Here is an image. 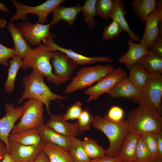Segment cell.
Returning a JSON list of instances; mask_svg holds the SVG:
<instances>
[{"mask_svg":"<svg viewBox=\"0 0 162 162\" xmlns=\"http://www.w3.org/2000/svg\"><path fill=\"white\" fill-rule=\"evenodd\" d=\"M9 153L17 162H27L35 158L46 143L44 141L38 145H25L8 139Z\"/></svg>","mask_w":162,"mask_h":162,"instance_id":"5bb4252c","label":"cell"},{"mask_svg":"<svg viewBox=\"0 0 162 162\" xmlns=\"http://www.w3.org/2000/svg\"><path fill=\"white\" fill-rule=\"evenodd\" d=\"M92 125L95 129L104 133L109 140L110 145L105 150V155L116 157L129 132L127 120L114 122L106 116L103 117L98 115L94 117Z\"/></svg>","mask_w":162,"mask_h":162,"instance_id":"3957f363","label":"cell"},{"mask_svg":"<svg viewBox=\"0 0 162 162\" xmlns=\"http://www.w3.org/2000/svg\"><path fill=\"white\" fill-rule=\"evenodd\" d=\"M46 125L56 132L63 136L76 137L79 135L77 122L69 123L61 115L50 114Z\"/></svg>","mask_w":162,"mask_h":162,"instance_id":"2e32d148","label":"cell"},{"mask_svg":"<svg viewBox=\"0 0 162 162\" xmlns=\"http://www.w3.org/2000/svg\"><path fill=\"white\" fill-rule=\"evenodd\" d=\"M52 52L43 43H41L23 59L22 70L27 71L32 68L45 77L48 82L57 86L65 83L68 80L58 78L52 72L50 61L52 58Z\"/></svg>","mask_w":162,"mask_h":162,"instance_id":"277c9868","label":"cell"},{"mask_svg":"<svg viewBox=\"0 0 162 162\" xmlns=\"http://www.w3.org/2000/svg\"><path fill=\"white\" fill-rule=\"evenodd\" d=\"M140 92L127 77L117 82L106 94L112 98H121L134 101Z\"/></svg>","mask_w":162,"mask_h":162,"instance_id":"e0dca14e","label":"cell"},{"mask_svg":"<svg viewBox=\"0 0 162 162\" xmlns=\"http://www.w3.org/2000/svg\"><path fill=\"white\" fill-rule=\"evenodd\" d=\"M162 1H158L154 10L147 17L142 37L140 42L148 49L155 39L162 35Z\"/></svg>","mask_w":162,"mask_h":162,"instance_id":"8fae6325","label":"cell"},{"mask_svg":"<svg viewBox=\"0 0 162 162\" xmlns=\"http://www.w3.org/2000/svg\"><path fill=\"white\" fill-rule=\"evenodd\" d=\"M82 6L80 3L69 7L58 6L52 12L53 16L50 22L52 25L56 24L62 20L67 22L70 25L73 26L78 14L81 11Z\"/></svg>","mask_w":162,"mask_h":162,"instance_id":"7402d4cb","label":"cell"},{"mask_svg":"<svg viewBox=\"0 0 162 162\" xmlns=\"http://www.w3.org/2000/svg\"><path fill=\"white\" fill-rule=\"evenodd\" d=\"M115 7V0H96V15L104 19L111 18Z\"/></svg>","mask_w":162,"mask_h":162,"instance_id":"d6a6232c","label":"cell"},{"mask_svg":"<svg viewBox=\"0 0 162 162\" xmlns=\"http://www.w3.org/2000/svg\"><path fill=\"white\" fill-rule=\"evenodd\" d=\"M156 0H133L131 4L133 12L143 23L155 9L158 4Z\"/></svg>","mask_w":162,"mask_h":162,"instance_id":"d4e9b609","label":"cell"},{"mask_svg":"<svg viewBox=\"0 0 162 162\" xmlns=\"http://www.w3.org/2000/svg\"><path fill=\"white\" fill-rule=\"evenodd\" d=\"M74 162H89L90 159L85 152L82 141L74 137L68 151Z\"/></svg>","mask_w":162,"mask_h":162,"instance_id":"f546056e","label":"cell"},{"mask_svg":"<svg viewBox=\"0 0 162 162\" xmlns=\"http://www.w3.org/2000/svg\"><path fill=\"white\" fill-rule=\"evenodd\" d=\"M7 24L6 20L4 19L0 18V29L5 28Z\"/></svg>","mask_w":162,"mask_h":162,"instance_id":"7dc6e473","label":"cell"},{"mask_svg":"<svg viewBox=\"0 0 162 162\" xmlns=\"http://www.w3.org/2000/svg\"><path fill=\"white\" fill-rule=\"evenodd\" d=\"M136 63L142 66L150 74H162V57L150 51L143 56Z\"/></svg>","mask_w":162,"mask_h":162,"instance_id":"83f0119b","label":"cell"},{"mask_svg":"<svg viewBox=\"0 0 162 162\" xmlns=\"http://www.w3.org/2000/svg\"><path fill=\"white\" fill-rule=\"evenodd\" d=\"M156 138L158 150L162 157V132L156 133Z\"/></svg>","mask_w":162,"mask_h":162,"instance_id":"f6af8a7d","label":"cell"},{"mask_svg":"<svg viewBox=\"0 0 162 162\" xmlns=\"http://www.w3.org/2000/svg\"><path fill=\"white\" fill-rule=\"evenodd\" d=\"M127 77V72L122 68L114 69L95 85L85 91L84 93L89 96L87 102L96 100L103 94L108 92L119 81Z\"/></svg>","mask_w":162,"mask_h":162,"instance_id":"9c48e42d","label":"cell"},{"mask_svg":"<svg viewBox=\"0 0 162 162\" xmlns=\"http://www.w3.org/2000/svg\"><path fill=\"white\" fill-rule=\"evenodd\" d=\"M162 75L150 74L145 84L134 101L138 104H147L154 107L162 115Z\"/></svg>","mask_w":162,"mask_h":162,"instance_id":"ba28073f","label":"cell"},{"mask_svg":"<svg viewBox=\"0 0 162 162\" xmlns=\"http://www.w3.org/2000/svg\"><path fill=\"white\" fill-rule=\"evenodd\" d=\"M128 78L140 91L145 84L150 74L142 66L136 63L128 69Z\"/></svg>","mask_w":162,"mask_h":162,"instance_id":"4316f807","label":"cell"},{"mask_svg":"<svg viewBox=\"0 0 162 162\" xmlns=\"http://www.w3.org/2000/svg\"><path fill=\"white\" fill-rule=\"evenodd\" d=\"M155 160L141 135L137 142L134 162H152Z\"/></svg>","mask_w":162,"mask_h":162,"instance_id":"836d02e7","label":"cell"},{"mask_svg":"<svg viewBox=\"0 0 162 162\" xmlns=\"http://www.w3.org/2000/svg\"><path fill=\"white\" fill-rule=\"evenodd\" d=\"M83 147L90 159L100 158L105 155L104 150L94 140L85 137L82 141Z\"/></svg>","mask_w":162,"mask_h":162,"instance_id":"4dcf8cb0","label":"cell"},{"mask_svg":"<svg viewBox=\"0 0 162 162\" xmlns=\"http://www.w3.org/2000/svg\"><path fill=\"white\" fill-rule=\"evenodd\" d=\"M124 115L123 110L118 106L111 107L106 116L109 119L114 122H119L123 120Z\"/></svg>","mask_w":162,"mask_h":162,"instance_id":"ab89813d","label":"cell"},{"mask_svg":"<svg viewBox=\"0 0 162 162\" xmlns=\"http://www.w3.org/2000/svg\"><path fill=\"white\" fill-rule=\"evenodd\" d=\"M0 162H17L13 159L10 156L9 153H8L5 155L3 159Z\"/></svg>","mask_w":162,"mask_h":162,"instance_id":"bcb514c9","label":"cell"},{"mask_svg":"<svg viewBox=\"0 0 162 162\" xmlns=\"http://www.w3.org/2000/svg\"><path fill=\"white\" fill-rule=\"evenodd\" d=\"M35 158H34L32 160H30V161H28V162H34V160H35Z\"/></svg>","mask_w":162,"mask_h":162,"instance_id":"f907efd6","label":"cell"},{"mask_svg":"<svg viewBox=\"0 0 162 162\" xmlns=\"http://www.w3.org/2000/svg\"><path fill=\"white\" fill-rule=\"evenodd\" d=\"M0 10L6 13H8L9 12V8L5 6L4 4L0 2Z\"/></svg>","mask_w":162,"mask_h":162,"instance_id":"c3c4849f","label":"cell"},{"mask_svg":"<svg viewBox=\"0 0 162 162\" xmlns=\"http://www.w3.org/2000/svg\"><path fill=\"white\" fill-rule=\"evenodd\" d=\"M89 162H122L116 157H110L106 155L91 159Z\"/></svg>","mask_w":162,"mask_h":162,"instance_id":"b9f144b4","label":"cell"},{"mask_svg":"<svg viewBox=\"0 0 162 162\" xmlns=\"http://www.w3.org/2000/svg\"><path fill=\"white\" fill-rule=\"evenodd\" d=\"M112 20L111 23L104 28L102 38L105 41L112 40L116 37H118L123 31L119 23L115 20Z\"/></svg>","mask_w":162,"mask_h":162,"instance_id":"d590c367","label":"cell"},{"mask_svg":"<svg viewBox=\"0 0 162 162\" xmlns=\"http://www.w3.org/2000/svg\"><path fill=\"white\" fill-rule=\"evenodd\" d=\"M42 150L48 156L50 162H74L68 151L55 144L46 143Z\"/></svg>","mask_w":162,"mask_h":162,"instance_id":"484cf974","label":"cell"},{"mask_svg":"<svg viewBox=\"0 0 162 162\" xmlns=\"http://www.w3.org/2000/svg\"><path fill=\"white\" fill-rule=\"evenodd\" d=\"M148 148L155 159H162L157 144L156 133H148L142 135Z\"/></svg>","mask_w":162,"mask_h":162,"instance_id":"8d00e7d4","label":"cell"},{"mask_svg":"<svg viewBox=\"0 0 162 162\" xmlns=\"http://www.w3.org/2000/svg\"><path fill=\"white\" fill-rule=\"evenodd\" d=\"M114 69L112 66L108 64L82 68L76 72V76L72 79L64 92L69 94L91 87Z\"/></svg>","mask_w":162,"mask_h":162,"instance_id":"5b68a950","label":"cell"},{"mask_svg":"<svg viewBox=\"0 0 162 162\" xmlns=\"http://www.w3.org/2000/svg\"><path fill=\"white\" fill-rule=\"evenodd\" d=\"M9 67L8 75L4 85V88L8 93H11L14 90L15 83L17 73L23 64V59L16 56L9 61Z\"/></svg>","mask_w":162,"mask_h":162,"instance_id":"f1b7e54d","label":"cell"},{"mask_svg":"<svg viewBox=\"0 0 162 162\" xmlns=\"http://www.w3.org/2000/svg\"><path fill=\"white\" fill-rule=\"evenodd\" d=\"M149 50L162 57V36L159 35L152 42Z\"/></svg>","mask_w":162,"mask_h":162,"instance_id":"60d3db41","label":"cell"},{"mask_svg":"<svg viewBox=\"0 0 162 162\" xmlns=\"http://www.w3.org/2000/svg\"><path fill=\"white\" fill-rule=\"evenodd\" d=\"M56 36V34H52L43 43L52 51H58L64 53L75 62L78 65L92 64L98 62L109 63L113 62L112 58L107 56L87 57L78 53L71 49L60 46L53 41V38Z\"/></svg>","mask_w":162,"mask_h":162,"instance_id":"4fadbf2b","label":"cell"},{"mask_svg":"<svg viewBox=\"0 0 162 162\" xmlns=\"http://www.w3.org/2000/svg\"><path fill=\"white\" fill-rule=\"evenodd\" d=\"M51 23L42 24L37 22L34 24L30 20L17 24L16 26L24 37L32 46L44 42L52 34L50 32Z\"/></svg>","mask_w":162,"mask_h":162,"instance_id":"30bf717a","label":"cell"},{"mask_svg":"<svg viewBox=\"0 0 162 162\" xmlns=\"http://www.w3.org/2000/svg\"><path fill=\"white\" fill-rule=\"evenodd\" d=\"M8 139L25 145H38L44 141L37 128L29 129L15 133H10Z\"/></svg>","mask_w":162,"mask_h":162,"instance_id":"603a6c76","label":"cell"},{"mask_svg":"<svg viewBox=\"0 0 162 162\" xmlns=\"http://www.w3.org/2000/svg\"><path fill=\"white\" fill-rule=\"evenodd\" d=\"M141 135L129 131L116 157L122 162H134L138 140Z\"/></svg>","mask_w":162,"mask_h":162,"instance_id":"ffe728a7","label":"cell"},{"mask_svg":"<svg viewBox=\"0 0 162 162\" xmlns=\"http://www.w3.org/2000/svg\"><path fill=\"white\" fill-rule=\"evenodd\" d=\"M152 162H162V159H155Z\"/></svg>","mask_w":162,"mask_h":162,"instance_id":"681fc988","label":"cell"},{"mask_svg":"<svg viewBox=\"0 0 162 162\" xmlns=\"http://www.w3.org/2000/svg\"><path fill=\"white\" fill-rule=\"evenodd\" d=\"M64 0H47L40 5L30 6L22 4L15 0H12L14 6L16 9V12L11 17L10 21L13 22L19 20H28L26 15L33 14L37 15L39 18L37 22L41 24L48 22L47 16L57 7L60 5Z\"/></svg>","mask_w":162,"mask_h":162,"instance_id":"52a82bcc","label":"cell"},{"mask_svg":"<svg viewBox=\"0 0 162 162\" xmlns=\"http://www.w3.org/2000/svg\"><path fill=\"white\" fill-rule=\"evenodd\" d=\"M44 104L34 98H30L23 104L24 111L19 123L15 125L11 133H15L27 129L38 128L44 124Z\"/></svg>","mask_w":162,"mask_h":162,"instance_id":"8992f818","label":"cell"},{"mask_svg":"<svg viewBox=\"0 0 162 162\" xmlns=\"http://www.w3.org/2000/svg\"><path fill=\"white\" fill-rule=\"evenodd\" d=\"M129 49L127 52L118 59L119 63L126 65L128 70L136 64L143 56L150 52L145 46L136 44L130 38L128 39Z\"/></svg>","mask_w":162,"mask_h":162,"instance_id":"d6986e66","label":"cell"},{"mask_svg":"<svg viewBox=\"0 0 162 162\" xmlns=\"http://www.w3.org/2000/svg\"><path fill=\"white\" fill-rule=\"evenodd\" d=\"M42 139L46 143L55 144L68 151L74 137L63 136L56 132L46 124L38 128Z\"/></svg>","mask_w":162,"mask_h":162,"instance_id":"ac0fdd59","label":"cell"},{"mask_svg":"<svg viewBox=\"0 0 162 162\" xmlns=\"http://www.w3.org/2000/svg\"><path fill=\"white\" fill-rule=\"evenodd\" d=\"M8 153H9L8 150L5 143L0 139V162L5 155Z\"/></svg>","mask_w":162,"mask_h":162,"instance_id":"ee69618b","label":"cell"},{"mask_svg":"<svg viewBox=\"0 0 162 162\" xmlns=\"http://www.w3.org/2000/svg\"><path fill=\"white\" fill-rule=\"evenodd\" d=\"M44 77L34 70L28 75L24 76L22 85L24 90L18 103L21 104L24 100L30 98L38 100L45 105L48 113L50 115V109L51 100H62L68 99L69 97L61 95L52 92L45 83Z\"/></svg>","mask_w":162,"mask_h":162,"instance_id":"7a4b0ae2","label":"cell"},{"mask_svg":"<svg viewBox=\"0 0 162 162\" xmlns=\"http://www.w3.org/2000/svg\"><path fill=\"white\" fill-rule=\"evenodd\" d=\"M82 110L81 103L77 101L69 106L63 118L66 121L77 119Z\"/></svg>","mask_w":162,"mask_h":162,"instance_id":"74e56055","label":"cell"},{"mask_svg":"<svg viewBox=\"0 0 162 162\" xmlns=\"http://www.w3.org/2000/svg\"><path fill=\"white\" fill-rule=\"evenodd\" d=\"M7 25V29L14 42V49L16 55L23 59L30 53L32 49L14 23L9 22Z\"/></svg>","mask_w":162,"mask_h":162,"instance_id":"44dd1931","label":"cell"},{"mask_svg":"<svg viewBox=\"0 0 162 162\" xmlns=\"http://www.w3.org/2000/svg\"><path fill=\"white\" fill-rule=\"evenodd\" d=\"M93 118V114L88 110L83 109L76 122L79 133L81 134L84 131L90 129Z\"/></svg>","mask_w":162,"mask_h":162,"instance_id":"e575fe53","label":"cell"},{"mask_svg":"<svg viewBox=\"0 0 162 162\" xmlns=\"http://www.w3.org/2000/svg\"><path fill=\"white\" fill-rule=\"evenodd\" d=\"M34 162H50L46 153L42 150L35 158Z\"/></svg>","mask_w":162,"mask_h":162,"instance_id":"7bdbcfd3","label":"cell"},{"mask_svg":"<svg viewBox=\"0 0 162 162\" xmlns=\"http://www.w3.org/2000/svg\"><path fill=\"white\" fill-rule=\"evenodd\" d=\"M52 54L51 62L54 68V74L58 78L68 81L78 64L61 51H53Z\"/></svg>","mask_w":162,"mask_h":162,"instance_id":"9a60e30c","label":"cell"},{"mask_svg":"<svg viewBox=\"0 0 162 162\" xmlns=\"http://www.w3.org/2000/svg\"><path fill=\"white\" fill-rule=\"evenodd\" d=\"M4 109L5 114L0 118V139L5 143L9 152V135L15 122L22 115L24 109L22 106L15 107L13 104L10 103H5Z\"/></svg>","mask_w":162,"mask_h":162,"instance_id":"7c38bea8","label":"cell"},{"mask_svg":"<svg viewBox=\"0 0 162 162\" xmlns=\"http://www.w3.org/2000/svg\"><path fill=\"white\" fill-rule=\"evenodd\" d=\"M126 13L123 2L121 0H115L114 10L111 18L115 20L119 23L123 31L128 33L132 40L140 42L141 39L139 36L131 30L125 19V15Z\"/></svg>","mask_w":162,"mask_h":162,"instance_id":"cb8c5ba5","label":"cell"},{"mask_svg":"<svg viewBox=\"0 0 162 162\" xmlns=\"http://www.w3.org/2000/svg\"><path fill=\"white\" fill-rule=\"evenodd\" d=\"M96 0H86L82 6L81 11L83 16L85 18L87 26L90 30L96 27V24L94 17L96 15L95 5Z\"/></svg>","mask_w":162,"mask_h":162,"instance_id":"1f68e13d","label":"cell"},{"mask_svg":"<svg viewBox=\"0 0 162 162\" xmlns=\"http://www.w3.org/2000/svg\"><path fill=\"white\" fill-rule=\"evenodd\" d=\"M16 55L14 48L7 47L0 43V64L8 67L9 65L8 60Z\"/></svg>","mask_w":162,"mask_h":162,"instance_id":"f35d334b","label":"cell"},{"mask_svg":"<svg viewBox=\"0 0 162 162\" xmlns=\"http://www.w3.org/2000/svg\"><path fill=\"white\" fill-rule=\"evenodd\" d=\"M139 104L127 114L129 131L139 135L162 132V115L151 104Z\"/></svg>","mask_w":162,"mask_h":162,"instance_id":"6da1fadb","label":"cell"}]
</instances>
